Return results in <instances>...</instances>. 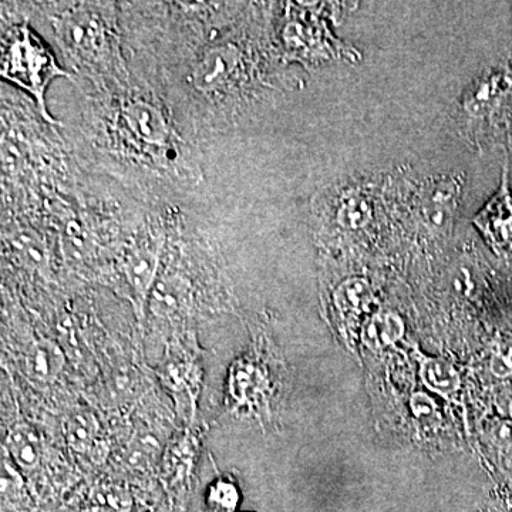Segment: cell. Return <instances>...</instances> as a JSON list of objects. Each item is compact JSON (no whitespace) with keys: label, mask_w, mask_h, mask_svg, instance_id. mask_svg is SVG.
I'll use <instances>...</instances> for the list:
<instances>
[{"label":"cell","mask_w":512,"mask_h":512,"mask_svg":"<svg viewBox=\"0 0 512 512\" xmlns=\"http://www.w3.org/2000/svg\"><path fill=\"white\" fill-rule=\"evenodd\" d=\"M390 234L410 235L423 241L451 237L464 195V174L417 173L399 168L383 175Z\"/></svg>","instance_id":"cell-4"},{"label":"cell","mask_w":512,"mask_h":512,"mask_svg":"<svg viewBox=\"0 0 512 512\" xmlns=\"http://www.w3.org/2000/svg\"><path fill=\"white\" fill-rule=\"evenodd\" d=\"M404 322L397 313L383 312L373 316L367 326V339L376 345H394L403 338Z\"/></svg>","instance_id":"cell-12"},{"label":"cell","mask_w":512,"mask_h":512,"mask_svg":"<svg viewBox=\"0 0 512 512\" xmlns=\"http://www.w3.org/2000/svg\"><path fill=\"white\" fill-rule=\"evenodd\" d=\"M485 512H512V501L505 494L497 493L488 501Z\"/></svg>","instance_id":"cell-17"},{"label":"cell","mask_w":512,"mask_h":512,"mask_svg":"<svg viewBox=\"0 0 512 512\" xmlns=\"http://www.w3.org/2000/svg\"><path fill=\"white\" fill-rule=\"evenodd\" d=\"M16 443V454H19V460L22 461L23 466H33L35 464V446L28 440L18 439L15 440Z\"/></svg>","instance_id":"cell-16"},{"label":"cell","mask_w":512,"mask_h":512,"mask_svg":"<svg viewBox=\"0 0 512 512\" xmlns=\"http://www.w3.org/2000/svg\"><path fill=\"white\" fill-rule=\"evenodd\" d=\"M113 5L74 3L50 18L57 45L74 72L96 84L97 92L130 84L121 53Z\"/></svg>","instance_id":"cell-3"},{"label":"cell","mask_w":512,"mask_h":512,"mask_svg":"<svg viewBox=\"0 0 512 512\" xmlns=\"http://www.w3.org/2000/svg\"><path fill=\"white\" fill-rule=\"evenodd\" d=\"M188 94L202 109L237 116L268 90L269 80L261 46L242 32H218L191 56L184 77Z\"/></svg>","instance_id":"cell-2"},{"label":"cell","mask_w":512,"mask_h":512,"mask_svg":"<svg viewBox=\"0 0 512 512\" xmlns=\"http://www.w3.org/2000/svg\"><path fill=\"white\" fill-rule=\"evenodd\" d=\"M275 30L276 49L282 62L320 66L330 62H359L356 49L333 35L326 6L285 3Z\"/></svg>","instance_id":"cell-7"},{"label":"cell","mask_w":512,"mask_h":512,"mask_svg":"<svg viewBox=\"0 0 512 512\" xmlns=\"http://www.w3.org/2000/svg\"><path fill=\"white\" fill-rule=\"evenodd\" d=\"M86 119L94 148L111 160L167 183L200 181L190 147L153 93L130 84L97 92L90 97Z\"/></svg>","instance_id":"cell-1"},{"label":"cell","mask_w":512,"mask_h":512,"mask_svg":"<svg viewBox=\"0 0 512 512\" xmlns=\"http://www.w3.org/2000/svg\"><path fill=\"white\" fill-rule=\"evenodd\" d=\"M50 355H52V349H36L35 355L30 356L29 359V365L32 372L36 373V375L40 377L52 375L55 362H50V359L53 360V356Z\"/></svg>","instance_id":"cell-14"},{"label":"cell","mask_w":512,"mask_h":512,"mask_svg":"<svg viewBox=\"0 0 512 512\" xmlns=\"http://www.w3.org/2000/svg\"><path fill=\"white\" fill-rule=\"evenodd\" d=\"M69 429L74 446H83L89 439H92L93 424L86 416H77L76 419H73Z\"/></svg>","instance_id":"cell-15"},{"label":"cell","mask_w":512,"mask_h":512,"mask_svg":"<svg viewBox=\"0 0 512 512\" xmlns=\"http://www.w3.org/2000/svg\"><path fill=\"white\" fill-rule=\"evenodd\" d=\"M508 416H510V420H512V397L508 400Z\"/></svg>","instance_id":"cell-18"},{"label":"cell","mask_w":512,"mask_h":512,"mask_svg":"<svg viewBox=\"0 0 512 512\" xmlns=\"http://www.w3.org/2000/svg\"><path fill=\"white\" fill-rule=\"evenodd\" d=\"M210 501L224 507L225 510H232L237 505V490H235L234 485L221 481V483L215 484L211 488Z\"/></svg>","instance_id":"cell-13"},{"label":"cell","mask_w":512,"mask_h":512,"mask_svg":"<svg viewBox=\"0 0 512 512\" xmlns=\"http://www.w3.org/2000/svg\"><path fill=\"white\" fill-rule=\"evenodd\" d=\"M460 136L476 150L512 151V49L471 80L454 111Z\"/></svg>","instance_id":"cell-6"},{"label":"cell","mask_w":512,"mask_h":512,"mask_svg":"<svg viewBox=\"0 0 512 512\" xmlns=\"http://www.w3.org/2000/svg\"><path fill=\"white\" fill-rule=\"evenodd\" d=\"M0 63L3 79L33 97L46 123L59 124L47 110V87L59 77L73 80V76L60 66L55 55L28 23H13L3 29Z\"/></svg>","instance_id":"cell-8"},{"label":"cell","mask_w":512,"mask_h":512,"mask_svg":"<svg viewBox=\"0 0 512 512\" xmlns=\"http://www.w3.org/2000/svg\"><path fill=\"white\" fill-rule=\"evenodd\" d=\"M420 377L430 392L451 399L461 389V377L456 367L439 357H421Z\"/></svg>","instance_id":"cell-11"},{"label":"cell","mask_w":512,"mask_h":512,"mask_svg":"<svg viewBox=\"0 0 512 512\" xmlns=\"http://www.w3.org/2000/svg\"><path fill=\"white\" fill-rule=\"evenodd\" d=\"M375 301L372 282L365 276L343 279L332 293L333 309L340 326L355 329Z\"/></svg>","instance_id":"cell-10"},{"label":"cell","mask_w":512,"mask_h":512,"mask_svg":"<svg viewBox=\"0 0 512 512\" xmlns=\"http://www.w3.org/2000/svg\"><path fill=\"white\" fill-rule=\"evenodd\" d=\"M471 224L493 254L512 266V190L508 154L497 191L474 215Z\"/></svg>","instance_id":"cell-9"},{"label":"cell","mask_w":512,"mask_h":512,"mask_svg":"<svg viewBox=\"0 0 512 512\" xmlns=\"http://www.w3.org/2000/svg\"><path fill=\"white\" fill-rule=\"evenodd\" d=\"M311 220L325 247L359 245L390 234L383 177L352 178L330 184L313 195Z\"/></svg>","instance_id":"cell-5"}]
</instances>
